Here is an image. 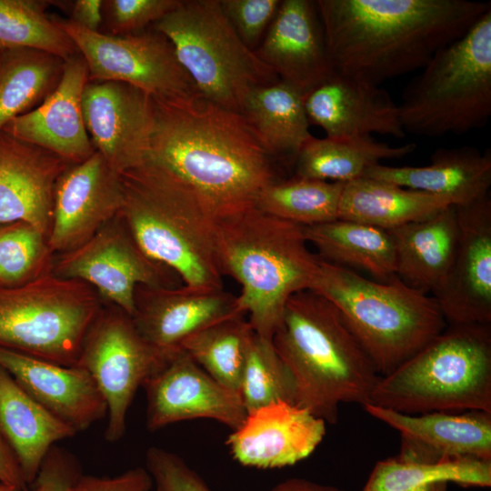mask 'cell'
<instances>
[{
    "instance_id": "cell-18",
    "label": "cell",
    "mask_w": 491,
    "mask_h": 491,
    "mask_svg": "<svg viewBox=\"0 0 491 491\" xmlns=\"http://www.w3.org/2000/svg\"><path fill=\"white\" fill-rule=\"evenodd\" d=\"M326 423L307 408L279 401L247 413L225 444L244 466L273 469L294 466L322 442Z\"/></svg>"
},
{
    "instance_id": "cell-26",
    "label": "cell",
    "mask_w": 491,
    "mask_h": 491,
    "mask_svg": "<svg viewBox=\"0 0 491 491\" xmlns=\"http://www.w3.org/2000/svg\"><path fill=\"white\" fill-rule=\"evenodd\" d=\"M363 177L445 196L455 205H464L489 195L491 154L469 146L439 148L432 154L427 165L378 164L368 168Z\"/></svg>"
},
{
    "instance_id": "cell-22",
    "label": "cell",
    "mask_w": 491,
    "mask_h": 491,
    "mask_svg": "<svg viewBox=\"0 0 491 491\" xmlns=\"http://www.w3.org/2000/svg\"><path fill=\"white\" fill-rule=\"evenodd\" d=\"M71 162L0 131V224L28 223L47 238L55 183Z\"/></svg>"
},
{
    "instance_id": "cell-12",
    "label": "cell",
    "mask_w": 491,
    "mask_h": 491,
    "mask_svg": "<svg viewBox=\"0 0 491 491\" xmlns=\"http://www.w3.org/2000/svg\"><path fill=\"white\" fill-rule=\"evenodd\" d=\"M171 352L149 344L127 313L115 306H103L85 335L75 366L88 372L106 402L108 442L123 437L137 390Z\"/></svg>"
},
{
    "instance_id": "cell-45",
    "label": "cell",
    "mask_w": 491,
    "mask_h": 491,
    "mask_svg": "<svg viewBox=\"0 0 491 491\" xmlns=\"http://www.w3.org/2000/svg\"><path fill=\"white\" fill-rule=\"evenodd\" d=\"M0 483L22 491L28 489L19 463L7 443L0 435Z\"/></svg>"
},
{
    "instance_id": "cell-19",
    "label": "cell",
    "mask_w": 491,
    "mask_h": 491,
    "mask_svg": "<svg viewBox=\"0 0 491 491\" xmlns=\"http://www.w3.org/2000/svg\"><path fill=\"white\" fill-rule=\"evenodd\" d=\"M365 411L399 432L400 459L437 462L473 457L491 460V413L430 412L405 414L372 404Z\"/></svg>"
},
{
    "instance_id": "cell-20",
    "label": "cell",
    "mask_w": 491,
    "mask_h": 491,
    "mask_svg": "<svg viewBox=\"0 0 491 491\" xmlns=\"http://www.w3.org/2000/svg\"><path fill=\"white\" fill-rule=\"evenodd\" d=\"M255 53L305 96L335 74L316 1H281Z\"/></svg>"
},
{
    "instance_id": "cell-43",
    "label": "cell",
    "mask_w": 491,
    "mask_h": 491,
    "mask_svg": "<svg viewBox=\"0 0 491 491\" xmlns=\"http://www.w3.org/2000/svg\"><path fill=\"white\" fill-rule=\"evenodd\" d=\"M82 474L77 458L55 445L45 456L31 486H40L44 491H72Z\"/></svg>"
},
{
    "instance_id": "cell-23",
    "label": "cell",
    "mask_w": 491,
    "mask_h": 491,
    "mask_svg": "<svg viewBox=\"0 0 491 491\" xmlns=\"http://www.w3.org/2000/svg\"><path fill=\"white\" fill-rule=\"evenodd\" d=\"M88 68L78 53L65 61L59 83L35 108L12 119L3 131L40 146L72 164L94 154L82 106Z\"/></svg>"
},
{
    "instance_id": "cell-28",
    "label": "cell",
    "mask_w": 491,
    "mask_h": 491,
    "mask_svg": "<svg viewBox=\"0 0 491 491\" xmlns=\"http://www.w3.org/2000/svg\"><path fill=\"white\" fill-rule=\"evenodd\" d=\"M0 435L31 486L49 450L76 433L41 406L0 366Z\"/></svg>"
},
{
    "instance_id": "cell-17",
    "label": "cell",
    "mask_w": 491,
    "mask_h": 491,
    "mask_svg": "<svg viewBox=\"0 0 491 491\" xmlns=\"http://www.w3.org/2000/svg\"><path fill=\"white\" fill-rule=\"evenodd\" d=\"M456 208V255L433 297L448 325L491 324V198L488 195Z\"/></svg>"
},
{
    "instance_id": "cell-32",
    "label": "cell",
    "mask_w": 491,
    "mask_h": 491,
    "mask_svg": "<svg viewBox=\"0 0 491 491\" xmlns=\"http://www.w3.org/2000/svg\"><path fill=\"white\" fill-rule=\"evenodd\" d=\"M416 149L415 144L391 146L372 136L316 138L299 151L295 175L327 182L347 183L365 175L383 160L401 158Z\"/></svg>"
},
{
    "instance_id": "cell-39",
    "label": "cell",
    "mask_w": 491,
    "mask_h": 491,
    "mask_svg": "<svg viewBox=\"0 0 491 491\" xmlns=\"http://www.w3.org/2000/svg\"><path fill=\"white\" fill-rule=\"evenodd\" d=\"M47 237L32 225L0 224V286L15 287L52 271Z\"/></svg>"
},
{
    "instance_id": "cell-24",
    "label": "cell",
    "mask_w": 491,
    "mask_h": 491,
    "mask_svg": "<svg viewBox=\"0 0 491 491\" xmlns=\"http://www.w3.org/2000/svg\"><path fill=\"white\" fill-rule=\"evenodd\" d=\"M304 104L309 124L320 126L326 137L406 135L397 104L377 85L334 74L308 93Z\"/></svg>"
},
{
    "instance_id": "cell-34",
    "label": "cell",
    "mask_w": 491,
    "mask_h": 491,
    "mask_svg": "<svg viewBox=\"0 0 491 491\" xmlns=\"http://www.w3.org/2000/svg\"><path fill=\"white\" fill-rule=\"evenodd\" d=\"M436 482L464 487L491 486V460L473 457L413 462L398 456L378 461L363 491H408Z\"/></svg>"
},
{
    "instance_id": "cell-10",
    "label": "cell",
    "mask_w": 491,
    "mask_h": 491,
    "mask_svg": "<svg viewBox=\"0 0 491 491\" xmlns=\"http://www.w3.org/2000/svg\"><path fill=\"white\" fill-rule=\"evenodd\" d=\"M102 300L86 283L52 271L22 286H0V348L75 366Z\"/></svg>"
},
{
    "instance_id": "cell-42",
    "label": "cell",
    "mask_w": 491,
    "mask_h": 491,
    "mask_svg": "<svg viewBox=\"0 0 491 491\" xmlns=\"http://www.w3.org/2000/svg\"><path fill=\"white\" fill-rule=\"evenodd\" d=\"M222 10L245 45L255 51L272 23L279 0H219Z\"/></svg>"
},
{
    "instance_id": "cell-16",
    "label": "cell",
    "mask_w": 491,
    "mask_h": 491,
    "mask_svg": "<svg viewBox=\"0 0 491 491\" xmlns=\"http://www.w3.org/2000/svg\"><path fill=\"white\" fill-rule=\"evenodd\" d=\"M122 204L119 174L100 153L70 165L54 188L51 252L60 255L84 244L119 215Z\"/></svg>"
},
{
    "instance_id": "cell-2",
    "label": "cell",
    "mask_w": 491,
    "mask_h": 491,
    "mask_svg": "<svg viewBox=\"0 0 491 491\" xmlns=\"http://www.w3.org/2000/svg\"><path fill=\"white\" fill-rule=\"evenodd\" d=\"M335 74L379 86L422 69L489 8L471 0H317Z\"/></svg>"
},
{
    "instance_id": "cell-44",
    "label": "cell",
    "mask_w": 491,
    "mask_h": 491,
    "mask_svg": "<svg viewBox=\"0 0 491 491\" xmlns=\"http://www.w3.org/2000/svg\"><path fill=\"white\" fill-rule=\"evenodd\" d=\"M153 480L144 467H134L115 476L82 474L72 491H151Z\"/></svg>"
},
{
    "instance_id": "cell-8",
    "label": "cell",
    "mask_w": 491,
    "mask_h": 491,
    "mask_svg": "<svg viewBox=\"0 0 491 491\" xmlns=\"http://www.w3.org/2000/svg\"><path fill=\"white\" fill-rule=\"evenodd\" d=\"M405 133L439 137L486 125L491 115V8L437 51L397 105Z\"/></svg>"
},
{
    "instance_id": "cell-35",
    "label": "cell",
    "mask_w": 491,
    "mask_h": 491,
    "mask_svg": "<svg viewBox=\"0 0 491 491\" xmlns=\"http://www.w3.org/2000/svg\"><path fill=\"white\" fill-rule=\"evenodd\" d=\"M344 184L296 175L274 181L259 193L256 208L304 227L332 222L338 219Z\"/></svg>"
},
{
    "instance_id": "cell-14",
    "label": "cell",
    "mask_w": 491,
    "mask_h": 491,
    "mask_svg": "<svg viewBox=\"0 0 491 491\" xmlns=\"http://www.w3.org/2000/svg\"><path fill=\"white\" fill-rule=\"evenodd\" d=\"M142 387L151 432L196 418L213 419L234 430L247 415L239 394L219 384L182 348L172 351Z\"/></svg>"
},
{
    "instance_id": "cell-36",
    "label": "cell",
    "mask_w": 491,
    "mask_h": 491,
    "mask_svg": "<svg viewBox=\"0 0 491 491\" xmlns=\"http://www.w3.org/2000/svg\"><path fill=\"white\" fill-rule=\"evenodd\" d=\"M254 335L255 331L245 316H235L190 336L180 348L219 384L238 393Z\"/></svg>"
},
{
    "instance_id": "cell-1",
    "label": "cell",
    "mask_w": 491,
    "mask_h": 491,
    "mask_svg": "<svg viewBox=\"0 0 491 491\" xmlns=\"http://www.w3.org/2000/svg\"><path fill=\"white\" fill-rule=\"evenodd\" d=\"M153 101L147 160L189 185L217 221L256 208L259 193L276 179L273 156L244 116L202 95Z\"/></svg>"
},
{
    "instance_id": "cell-13",
    "label": "cell",
    "mask_w": 491,
    "mask_h": 491,
    "mask_svg": "<svg viewBox=\"0 0 491 491\" xmlns=\"http://www.w3.org/2000/svg\"><path fill=\"white\" fill-rule=\"evenodd\" d=\"M52 272L86 283L131 316L137 287L173 286L174 274L145 255L118 215L81 246L60 254Z\"/></svg>"
},
{
    "instance_id": "cell-21",
    "label": "cell",
    "mask_w": 491,
    "mask_h": 491,
    "mask_svg": "<svg viewBox=\"0 0 491 491\" xmlns=\"http://www.w3.org/2000/svg\"><path fill=\"white\" fill-rule=\"evenodd\" d=\"M235 316L245 315L236 296L224 288L138 286L132 319L149 344L170 352L196 332Z\"/></svg>"
},
{
    "instance_id": "cell-46",
    "label": "cell",
    "mask_w": 491,
    "mask_h": 491,
    "mask_svg": "<svg viewBox=\"0 0 491 491\" xmlns=\"http://www.w3.org/2000/svg\"><path fill=\"white\" fill-rule=\"evenodd\" d=\"M68 19L86 30L98 32L103 21V1H75L72 5L71 18Z\"/></svg>"
},
{
    "instance_id": "cell-29",
    "label": "cell",
    "mask_w": 491,
    "mask_h": 491,
    "mask_svg": "<svg viewBox=\"0 0 491 491\" xmlns=\"http://www.w3.org/2000/svg\"><path fill=\"white\" fill-rule=\"evenodd\" d=\"M452 202L441 195L361 177L344 184L338 219L385 230L427 218Z\"/></svg>"
},
{
    "instance_id": "cell-25",
    "label": "cell",
    "mask_w": 491,
    "mask_h": 491,
    "mask_svg": "<svg viewBox=\"0 0 491 491\" xmlns=\"http://www.w3.org/2000/svg\"><path fill=\"white\" fill-rule=\"evenodd\" d=\"M0 366L41 406L76 434L107 416V405L92 376L66 366L0 348Z\"/></svg>"
},
{
    "instance_id": "cell-41",
    "label": "cell",
    "mask_w": 491,
    "mask_h": 491,
    "mask_svg": "<svg viewBox=\"0 0 491 491\" xmlns=\"http://www.w3.org/2000/svg\"><path fill=\"white\" fill-rule=\"evenodd\" d=\"M145 459L155 491H211L202 476L171 451L151 446Z\"/></svg>"
},
{
    "instance_id": "cell-11",
    "label": "cell",
    "mask_w": 491,
    "mask_h": 491,
    "mask_svg": "<svg viewBox=\"0 0 491 491\" xmlns=\"http://www.w3.org/2000/svg\"><path fill=\"white\" fill-rule=\"evenodd\" d=\"M51 18L83 56L89 81L125 83L158 100L201 95L170 41L158 31L113 35L86 30L56 15Z\"/></svg>"
},
{
    "instance_id": "cell-40",
    "label": "cell",
    "mask_w": 491,
    "mask_h": 491,
    "mask_svg": "<svg viewBox=\"0 0 491 491\" xmlns=\"http://www.w3.org/2000/svg\"><path fill=\"white\" fill-rule=\"evenodd\" d=\"M181 0H107L103 1V14L110 35L137 33L154 25L174 10Z\"/></svg>"
},
{
    "instance_id": "cell-37",
    "label": "cell",
    "mask_w": 491,
    "mask_h": 491,
    "mask_svg": "<svg viewBox=\"0 0 491 491\" xmlns=\"http://www.w3.org/2000/svg\"><path fill=\"white\" fill-rule=\"evenodd\" d=\"M48 3L0 0V51L35 49L64 61L78 54L70 37L45 14Z\"/></svg>"
},
{
    "instance_id": "cell-47",
    "label": "cell",
    "mask_w": 491,
    "mask_h": 491,
    "mask_svg": "<svg viewBox=\"0 0 491 491\" xmlns=\"http://www.w3.org/2000/svg\"><path fill=\"white\" fill-rule=\"evenodd\" d=\"M269 491H346L336 486L319 484L305 478H288Z\"/></svg>"
},
{
    "instance_id": "cell-27",
    "label": "cell",
    "mask_w": 491,
    "mask_h": 491,
    "mask_svg": "<svg viewBox=\"0 0 491 491\" xmlns=\"http://www.w3.org/2000/svg\"><path fill=\"white\" fill-rule=\"evenodd\" d=\"M388 231L396 246V276L407 286L434 296L444 286L456 255V205Z\"/></svg>"
},
{
    "instance_id": "cell-30",
    "label": "cell",
    "mask_w": 491,
    "mask_h": 491,
    "mask_svg": "<svg viewBox=\"0 0 491 491\" xmlns=\"http://www.w3.org/2000/svg\"><path fill=\"white\" fill-rule=\"evenodd\" d=\"M304 233L308 244L317 250V256L325 261L366 271L376 281L386 282L396 276V246L388 230L337 219L305 226Z\"/></svg>"
},
{
    "instance_id": "cell-6",
    "label": "cell",
    "mask_w": 491,
    "mask_h": 491,
    "mask_svg": "<svg viewBox=\"0 0 491 491\" xmlns=\"http://www.w3.org/2000/svg\"><path fill=\"white\" fill-rule=\"evenodd\" d=\"M309 290L328 299L380 376L396 370L447 326L437 302L396 276L386 282L319 258Z\"/></svg>"
},
{
    "instance_id": "cell-50",
    "label": "cell",
    "mask_w": 491,
    "mask_h": 491,
    "mask_svg": "<svg viewBox=\"0 0 491 491\" xmlns=\"http://www.w3.org/2000/svg\"><path fill=\"white\" fill-rule=\"evenodd\" d=\"M25 491H44V489L37 486H33L31 490H25Z\"/></svg>"
},
{
    "instance_id": "cell-15",
    "label": "cell",
    "mask_w": 491,
    "mask_h": 491,
    "mask_svg": "<svg viewBox=\"0 0 491 491\" xmlns=\"http://www.w3.org/2000/svg\"><path fill=\"white\" fill-rule=\"evenodd\" d=\"M82 106L95 150L115 172L121 174L148 159L155 125L152 96L122 82L88 81Z\"/></svg>"
},
{
    "instance_id": "cell-7",
    "label": "cell",
    "mask_w": 491,
    "mask_h": 491,
    "mask_svg": "<svg viewBox=\"0 0 491 491\" xmlns=\"http://www.w3.org/2000/svg\"><path fill=\"white\" fill-rule=\"evenodd\" d=\"M368 404L412 415L491 413V324H447L396 370L380 376Z\"/></svg>"
},
{
    "instance_id": "cell-9",
    "label": "cell",
    "mask_w": 491,
    "mask_h": 491,
    "mask_svg": "<svg viewBox=\"0 0 491 491\" xmlns=\"http://www.w3.org/2000/svg\"><path fill=\"white\" fill-rule=\"evenodd\" d=\"M153 28L172 44L176 57L208 101L241 114L248 95L279 81L241 40L219 0H185Z\"/></svg>"
},
{
    "instance_id": "cell-5",
    "label": "cell",
    "mask_w": 491,
    "mask_h": 491,
    "mask_svg": "<svg viewBox=\"0 0 491 491\" xmlns=\"http://www.w3.org/2000/svg\"><path fill=\"white\" fill-rule=\"evenodd\" d=\"M216 236L223 275L241 287L238 310L259 337L272 342L287 301L310 289L318 269L304 227L254 208L218 220Z\"/></svg>"
},
{
    "instance_id": "cell-31",
    "label": "cell",
    "mask_w": 491,
    "mask_h": 491,
    "mask_svg": "<svg viewBox=\"0 0 491 491\" xmlns=\"http://www.w3.org/2000/svg\"><path fill=\"white\" fill-rule=\"evenodd\" d=\"M305 95L279 80L253 90L241 115L272 156L296 158L312 136L306 113Z\"/></svg>"
},
{
    "instance_id": "cell-38",
    "label": "cell",
    "mask_w": 491,
    "mask_h": 491,
    "mask_svg": "<svg viewBox=\"0 0 491 491\" xmlns=\"http://www.w3.org/2000/svg\"><path fill=\"white\" fill-rule=\"evenodd\" d=\"M238 394L247 413L272 403L296 404V386L273 343L256 333L250 343Z\"/></svg>"
},
{
    "instance_id": "cell-48",
    "label": "cell",
    "mask_w": 491,
    "mask_h": 491,
    "mask_svg": "<svg viewBox=\"0 0 491 491\" xmlns=\"http://www.w3.org/2000/svg\"><path fill=\"white\" fill-rule=\"evenodd\" d=\"M447 486L448 483L446 482H436L418 486L408 491H447Z\"/></svg>"
},
{
    "instance_id": "cell-4",
    "label": "cell",
    "mask_w": 491,
    "mask_h": 491,
    "mask_svg": "<svg viewBox=\"0 0 491 491\" xmlns=\"http://www.w3.org/2000/svg\"><path fill=\"white\" fill-rule=\"evenodd\" d=\"M119 176L118 216L145 255L178 276L183 286L224 288L217 220L196 192L150 160Z\"/></svg>"
},
{
    "instance_id": "cell-33",
    "label": "cell",
    "mask_w": 491,
    "mask_h": 491,
    "mask_svg": "<svg viewBox=\"0 0 491 491\" xmlns=\"http://www.w3.org/2000/svg\"><path fill=\"white\" fill-rule=\"evenodd\" d=\"M64 65L60 57L35 49L0 51V131L54 91Z\"/></svg>"
},
{
    "instance_id": "cell-49",
    "label": "cell",
    "mask_w": 491,
    "mask_h": 491,
    "mask_svg": "<svg viewBox=\"0 0 491 491\" xmlns=\"http://www.w3.org/2000/svg\"><path fill=\"white\" fill-rule=\"evenodd\" d=\"M0 491H22L15 486H8L4 483H0Z\"/></svg>"
},
{
    "instance_id": "cell-3",
    "label": "cell",
    "mask_w": 491,
    "mask_h": 491,
    "mask_svg": "<svg viewBox=\"0 0 491 491\" xmlns=\"http://www.w3.org/2000/svg\"><path fill=\"white\" fill-rule=\"evenodd\" d=\"M272 343L290 371L296 404L334 425L343 403L370 402L380 376L328 299L304 290L287 301Z\"/></svg>"
}]
</instances>
